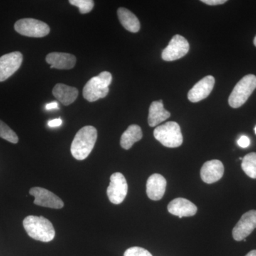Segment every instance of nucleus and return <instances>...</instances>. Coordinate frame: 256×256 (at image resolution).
<instances>
[{"label":"nucleus","instance_id":"nucleus-9","mask_svg":"<svg viewBox=\"0 0 256 256\" xmlns=\"http://www.w3.org/2000/svg\"><path fill=\"white\" fill-rule=\"evenodd\" d=\"M23 62V55L18 52H13L0 58V82L9 79L20 68Z\"/></svg>","mask_w":256,"mask_h":256},{"label":"nucleus","instance_id":"nucleus-30","mask_svg":"<svg viewBox=\"0 0 256 256\" xmlns=\"http://www.w3.org/2000/svg\"><path fill=\"white\" fill-rule=\"evenodd\" d=\"M254 45H255L256 47V36L255 37V40H254Z\"/></svg>","mask_w":256,"mask_h":256},{"label":"nucleus","instance_id":"nucleus-29","mask_svg":"<svg viewBox=\"0 0 256 256\" xmlns=\"http://www.w3.org/2000/svg\"><path fill=\"white\" fill-rule=\"evenodd\" d=\"M246 256H256V250H252V252H249V254H248Z\"/></svg>","mask_w":256,"mask_h":256},{"label":"nucleus","instance_id":"nucleus-18","mask_svg":"<svg viewBox=\"0 0 256 256\" xmlns=\"http://www.w3.org/2000/svg\"><path fill=\"white\" fill-rule=\"evenodd\" d=\"M171 117V114L165 110L162 100L154 101L150 108L148 124L152 128L156 127Z\"/></svg>","mask_w":256,"mask_h":256},{"label":"nucleus","instance_id":"nucleus-8","mask_svg":"<svg viewBox=\"0 0 256 256\" xmlns=\"http://www.w3.org/2000/svg\"><path fill=\"white\" fill-rule=\"evenodd\" d=\"M190 48V44L184 37L175 35L168 46L163 50L162 57L165 62H174L188 54Z\"/></svg>","mask_w":256,"mask_h":256},{"label":"nucleus","instance_id":"nucleus-22","mask_svg":"<svg viewBox=\"0 0 256 256\" xmlns=\"http://www.w3.org/2000/svg\"><path fill=\"white\" fill-rule=\"evenodd\" d=\"M0 138L13 144L18 142V134L2 120H0Z\"/></svg>","mask_w":256,"mask_h":256},{"label":"nucleus","instance_id":"nucleus-31","mask_svg":"<svg viewBox=\"0 0 256 256\" xmlns=\"http://www.w3.org/2000/svg\"><path fill=\"white\" fill-rule=\"evenodd\" d=\"M256 134V127L255 128Z\"/></svg>","mask_w":256,"mask_h":256},{"label":"nucleus","instance_id":"nucleus-24","mask_svg":"<svg viewBox=\"0 0 256 256\" xmlns=\"http://www.w3.org/2000/svg\"><path fill=\"white\" fill-rule=\"evenodd\" d=\"M124 256H152V255L142 248L132 247L126 250Z\"/></svg>","mask_w":256,"mask_h":256},{"label":"nucleus","instance_id":"nucleus-28","mask_svg":"<svg viewBox=\"0 0 256 256\" xmlns=\"http://www.w3.org/2000/svg\"><path fill=\"white\" fill-rule=\"evenodd\" d=\"M55 109H57V110L60 109V108H58V104L57 102H50V104H47L46 106V110H55Z\"/></svg>","mask_w":256,"mask_h":256},{"label":"nucleus","instance_id":"nucleus-20","mask_svg":"<svg viewBox=\"0 0 256 256\" xmlns=\"http://www.w3.org/2000/svg\"><path fill=\"white\" fill-rule=\"evenodd\" d=\"M142 129L137 124H132L121 137L120 146L124 150L131 149L134 143L139 142L142 139Z\"/></svg>","mask_w":256,"mask_h":256},{"label":"nucleus","instance_id":"nucleus-2","mask_svg":"<svg viewBox=\"0 0 256 256\" xmlns=\"http://www.w3.org/2000/svg\"><path fill=\"white\" fill-rule=\"evenodd\" d=\"M23 225L28 235L34 240L48 242L55 238L54 227L45 217L30 216L24 220Z\"/></svg>","mask_w":256,"mask_h":256},{"label":"nucleus","instance_id":"nucleus-12","mask_svg":"<svg viewBox=\"0 0 256 256\" xmlns=\"http://www.w3.org/2000/svg\"><path fill=\"white\" fill-rule=\"evenodd\" d=\"M215 82V78L212 76L202 79L188 92V100L195 104L207 98L214 88Z\"/></svg>","mask_w":256,"mask_h":256},{"label":"nucleus","instance_id":"nucleus-26","mask_svg":"<svg viewBox=\"0 0 256 256\" xmlns=\"http://www.w3.org/2000/svg\"><path fill=\"white\" fill-rule=\"evenodd\" d=\"M202 2L210 6H218L227 2V0H202Z\"/></svg>","mask_w":256,"mask_h":256},{"label":"nucleus","instance_id":"nucleus-5","mask_svg":"<svg viewBox=\"0 0 256 256\" xmlns=\"http://www.w3.org/2000/svg\"><path fill=\"white\" fill-rule=\"evenodd\" d=\"M256 89V76H246L234 88L233 92L229 97V105L233 108L242 107L247 102Z\"/></svg>","mask_w":256,"mask_h":256},{"label":"nucleus","instance_id":"nucleus-16","mask_svg":"<svg viewBox=\"0 0 256 256\" xmlns=\"http://www.w3.org/2000/svg\"><path fill=\"white\" fill-rule=\"evenodd\" d=\"M46 60L50 65V68L58 70H70L76 64L75 56L66 53H50L47 55Z\"/></svg>","mask_w":256,"mask_h":256},{"label":"nucleus","instance_id":"nucleus-19","mask_svg":"<svg viewBox=\"0 0 256 256\" xmlns=\"http://www.w3.org/2000/svg\"><path fill=\"white\" fill-rule=\"evenodd\" d=\"M118 16L124 28L128 32L138 33L140 30L141 25L139 20L132 12L126 8L118 10Z\"/></svg>","mask_w":256,"mask_h":256},{"label":"nucleus","instance_id":"nucleus-15","mask_svg":"<svg viewBox=\"0 0 256 256\" xmlns=\"http://www.w3.org/2000/svg\"><path fill=\"white\" fill-rule=\"evenodd\" d=\"M168 210L171 214L182 218L196 215L198 208L196 205L186 198H178L170 202L168 205Z\"/></svg>","mask_w":256,"mask_h":256},{"label":"nucleus","instance_id":"nucleus-3","mask_svg":"<svg viewBox=\"0 0 256 256\" xmlns=\"http://www.w3.org/2000/svg\"><path fill=\"white\" fill-rule=\"evenodd\" d=\"M112 80V74L108 72H102L98 76L94 77L84 87L82 92L84 98L90 102L105 98L108 95L109 86Z\"/></svg>","mask_w":256,"mask_h":256},{"label":"nucleus","instance_id":"nucleus-21","mask_svg":"<svg viewBox=\"0 0 256 256\" xmlns=\"http://www.w3.org/2000/svg\"><path fill=\"white\" fill-rule=\"evenodd\" d=\"M242 169L249 178H256V153L247 154L242 159Z\"/></svg>","mask_w":256,"mask_h":256},{"label":"nucleus","instance_id":"nucleus-11","mask_svg":"<svg viewBox=\"0 0 256 256\" xmlns=\"http://www.w3.org/2000/svg\"><path fill=\"white\" fill-rule=\"evenodd\" d=\"M256 229V210H252L242 215L233 230V237L236 242L246 239Z\"/></svg>","mask_w":256,"mask_h":256},{"label":"nucleus","instance_id":"nucleus-4","mask_svg":"<svg viewBox=\"0 0 256 256\" xmlns=\"http://www.w3.org/2000/svg\"><path fill=\"white\" fill-rule=\"evenodd\" d=\"M154 136L156 140L166 148H180L183 144L181 128L175 122H166L156 128Z\"/></svg>","mask_w":256,"mask_h":256},{"label":"nucleus","instance_id":"nucleus-6","mask_svg":"<svg viewBox=\"0 0 256 256\" xmlns=\"http://www.w3.org/2000/svg\"><path fill=\"white\" fill-rule=\"evenodd\" d=\"M14 28L20 34L31 38H43L50 34V32L47 24L34 18L18 20L15 24Z\"/></svg>","mask_w":256,"mask_h":256},{"label":"nucleus","instance_id":"nucleus-14","mask_svg":"<svg viewBox=\"0 0 256 256\" xmlns=\"http://www.w3.org/2000/svg\"><path fill=\"white\" fill-rule=\"evenodd\" d=\"M166 188V180L161 174H154L148 178L146 194L152 201H160L164 197Z\"/></svg>","mask_w":256,"mask_h":256},{"label":"nucleus","instance_id":"nucleus-13","mask_svg":"<svg viewBox=\"0 0 256 256\" xmlns=\"http://www.w3.org/2000/svg\"><path fill=\"white\" fill-rule=\"evenodd\" d=\"M224 174V166L220 160L206 162L201 170L202 180L208 184L220 181L223 178Z\"/></svg>","mask_w":256,"mask_h":256},{"label":"nucleus","instance_id":"nucleus-10","mask_svg":"<svg viewBox=\"0 0 256 256\" xmlns=\"http://www.w3.org/2000/svg\"><path fill=\"white\" fill-rule=\"evenodd\" d=\"M30 194L34 197V204L37 206L54 210H60L64 208V202L60 197L46 188H34L30 190Z\"/></svg>","mask_w":256,"mask_h":256},{"label":"nucleus","instance_id":"nucleus-1","mask_svg":"<svg viewBox=\"0 0 256 256\" xmlns=\"http://www.w3.org/2000/svg\"><path fill=\"white\" fill-rule=\"evenodd\" d=\"M98 131L92 126H86L77 133L72 146V154L76 160L87 159L97 142Z\"/></svg>","mask_w":256,"mask_h":256},{"label":"nucleus","instance_id":"nucleus-25","mask_svg":"<svg viewBox=\"0 0 256 256\" xmlns=\"http://www.w3.org/2000/svg\"><path fill=\"white\" fill-rule=\"evenodd\" d=\"M238 144L242 148H248L250 144V139H249V138L247 137V136H242V137L238 140Z\"/></svg>","mask_w":256,"mask_h":256},{"label":"nucleus","instance_id":"nucleus-23","mask_svg":"<svg viewBox=\"0 0 256 256\" xmlns=\"http://www.w3.org/2000/svg\"><path fill=\"white\" fill-rule=\"evenodd\" d=\"M69 3L74 6H77L80 14H86L94 10L95 2L92 0H70Z\"/></svg>","mask_w":256,"mask_h":256},{"label":"nucleus","instance_id":"nucleus-27","mask_svg":"<svg viewBox=\"0 0 256 256\" xmlns=\"http://www.w3.org/2000/svg\"><path fill=\"white\" fill-rule=\"evenodd\" d=\"M63 124V120L60 118L52 120L48 122V126L52 128H58Z\"/></svg>","mask_w":256,"mask_h":256},{"label":"nucleus","instance_id":"nucleus-7","mask_svg":"<svg viewBox=\"0 0 256 256\" xmlns=\"http://www.w3.org/2000/svg\"><path fill=\"white\" fill-rule=\"evenodd\" d=\"M128 192V184L124 175L119 172L112 174L107 190L108 196L111 203L120 204L126 200Z\"/></svg>","mask_w":256,"mask_h":256},{"label":"nucleus","instance_id":"nucleus-17","mask_svg":"<svg viewBox=\"0 0 256 256\" xmlns=\"http://www.w3.org/2000/svg\"><path fill=\"white\" fill-rule=\"evenodd\" d=\"M53 95L64 106H68L78 98V90L76 88L58 84L54 88Z\"/></svg>","mask_w":256,"mask_h":256}]
</instances>
